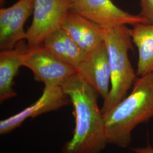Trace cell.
Returning a JSON list of instances; mask_svg holds the SVG:
<instances>
[{
    "instance_id": "8fae6325",
    "label": "cell",
    "mask_w": 153,
    "mask_h": 153,
    "mask_svg": "<svg viewBox=\"0 0 153 153\" xmlns=\"http://www.w3.org/2000/svg\"><path fill=\"white\" fill-rule=\"evenodd\" d=\"M28 48L24 40L18 42L14 48L0 52V101L2 103L16 95L13 90L14 79L22 66L23 56Z\"/></svg>"
},
{
    "instance_id": "5b68a950",
    "label": "cell",
    "mask_w": 153,
    "mask_h": 153,
    "mask_svg": "<svg viewBox=\"0 0 153 153\" xmlns=\"http://www.w3.org/2000/svg\"><path fill=\"white\" fill-rule=\"evenodd\" d=\"M71 11L105 30L130 25L149 23L143 16L121 10L111 0H71Z\"/></svg>"
},
{
    "instance_id": "2e32d148",
    "label": "cell",
    "mask_w": 153,
    "mask_h": 153,
    "mask_svg": "<svg viewBox=\"0 0 153 153\" xmlns=\"http://www.w3.org/2000/svg\"><path fill=\"white\" fill-rule=\"evenodd\" d=\"M5 4V0H0V5L2 7Z\"/></svg>"
},
{
    "instance_id": "3957f363",
    "label": "cell",
    "mask_w": 153,
    "mask_h": 153,
    "mask_svg": "<svg viewBox=\"0 0 153 153\" xmlns=\"http://www.w3.org/2000/svg\"><path fill=\"white\" fill-rule=\"evenodd\" d=\"M104 42L109 57L111 88L100 109L102 114L126 98L137 78L128 57L129 51L133 49L129 28L122 26L107 30Z\"/></svg>"
},
{
    "instance_id": "277c9868",
    "label": "cell",
    "mask_w": 153,
    "mask_h": 153,
    "mask_svg": "<svg viewBox=\"0 0 153 153\" xmlns=\"http://www.w3.org/2000/svg\"><path fill=\"white\" fill-rule=\"evenodd\" d=\"M71 6V0H34L33 22L26 31L28 47L43 45L61 27Z\"/></svg>"
},
{
    "instance_id": "ba28073f",
    "label": "cell",
    "mask_w": 153,
    "mask_h": 153,
    "mask_svg": "<svg viewBox=\"0 0 153 153\" xmlns=\"http://www.w3.org/2000/svg\"><path fill=\"white\" fill-rule=\"evenodd\" d=\"M69 97L60 86L45 85L41 97L33 104L20 112L0 122V134L4 135L22 125L29 117L56 111L69 103Z\"/></svg>"
},
{
    "instance_id": "8992f818",
    "label": "cell",
    "mask_w": 153,
    "mask_h": 153,
    "mask_svg": "<svg viewBox=\"0 0 153 153\" xmlns=\"http://www.w3.org/2000/svg\"><path fill=\"white\" fill-rule=\"evenodd\" d=\"M23 66L33 71L36 81L45 85L60 86L77 72L76 68L61 60L44 44L28 48L23 56Z\"/></svg>"
},
{
    "instance_id": "5bb4252c",
    "label": "cell",
    "mask_w": 153,
    "mask_h": 153,
    "mask_svg": "<svg viewBox=\"0 0 153 153\" xmlns=\"http://www.w3.org/2000/svg\"><path fill=\"white\" fill-rule=\"evenodd\" d=\"M141 8V16L145 18L149 23H153V0H140Z\"/></svg>"
},
{
    "instance_id": "7c38bea8",
    "label": "cell",
    "mask_w": 153,
    "mask_h": 153,
    "mask_svg": "<svg viewBox=\"0 0 153 153\" xmlns=\"http://www.w3.org/2000/svg\"><path fill=\"white\" fill-rule=\"evenodd\" d=\"M132 26L129 33L138 50L137 76L153 73V23H138Z\"/></svg>"
},
{
    "instance_id": "7a4b0ae2",
    "label": "cell",
    "mask_w": 153,
    "mask_h": 153,
    "mask_svg": "<svg viewBox=\"0 0 153 153\" xmlns=\"http://www.w3.org/2000/svg\"><path fill=\"white\" fill-rule=\"evenodd\" d=\"M103 115L108 142L127 147L133 130L153 117V73L137 78L131 93Z\"/></svg>"
},
{
    "instance_id": "9a60e30c",
    "label": "cell",
    "mask_w": 153,
    "mask_h": 153,
    "mask_svg": "<svg viewBox=\"0 0 153 153\" xmlns=\"http://www.w3.org/2000/svg\"><path fill=\"white\" fill-rule=\"evenodd\" d=\"M133 150L135 153H153V148L150 145L143 148H135Z\"/></svg>"
},
{
    "instance_id": "52a82bcc",
    "label": "cell",
    "mask_w": 153,
    "mask_h": 153,
    "mask_svg": "<svg viewBox=\"0 0 153 153\" xmlns=\"http://www.w3.org/2000/svg\"><path fill=\"white\" fill-rule=\"evenodd\" d=\"M34 0H18L9 7L0 9V49L14 48L26 39L24 25L33 14Z\"/></svg>"
},
{
    "instance_id": "9c48e42d",
    "label": "cell",
    "mask_w": 153,
    "mask_h": 153,
    "mask_svg": "<svg viewBox=\"0 0 153 153\" xmlns=\"http://www.w3.org/2000/svg\"><path fill=\"white\" fill-rule=\"evenodd\" d=\"M77 73L105 99L109 94L111 71L108 51L103 42L88 53L76 68Z\"/></svg>"
},
{
    "instance_id": "4fadbf2b",
    "label": "cell",
    "mask_w": 153,
    "mask_h": 153,
    "mask_svg": "<svg viewBox=\"0 0 153 153\" xmlns=\"http://www.w3.org/2000/svg\"><path fill=\"white\" fill-rule=\"evenodd\" d=\"M43 44L61 60L76 69L86 59L88 53L79 47L61 27L52 33Z\"/></svg>"
},
{
    "instance_id": "30bf717a",
    "label": "cell",
    "mask_w": 153,
    "mask_h": 153,
    "mask_svg": "<svg viewBox=\"0 0 153 153\" xmlns=\"http://www.w3.org/2000/svg\"><path fill=\"white\" fill-rule=\"evenodd\" d=\"M61 28L87 53L104 42L107 31L85 17L71 11L68 14Z\"/></svg>"
},
{
    "instance_id": "6da1fadb",
    "label": "cell",
    "mask_w": 153,
    "mask_h": 153,
    "mask_svg": "<svg viewBox=\"0 0 153 153\" xmlns=\"http://www.w3.org/2000/svg\"><path fill=\"white\" fill-rule=\"evenodd\" d=\"M70 99L76 119L71 140L62 153H100L108 143L103 115L98 105V93L76 72L61 85Z\"/></svg>"
}]
</instances>
